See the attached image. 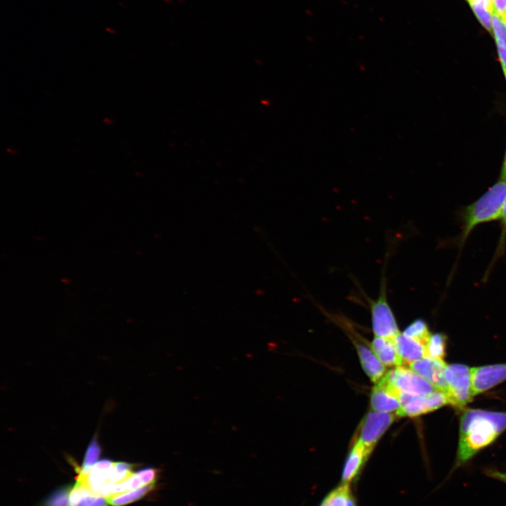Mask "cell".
I'll return each instance as SVG.
<instances>
[{"label":"cell","mask_w":506,"mask_h":506,"mask_svg":"<svg viewBox=\"0 0 506 506\" xmlns=\"http://www.w3.org/2000/svg\"><path fill=\"white\" fill-rule=\"evenodd\" d=\"M506 430V412L467 408L462 413L453 470L492 444Z\"/></svg>","instance_id":"6da1fadb"},{"label":"cell","mask_w":506,"mask_h":506,"mask_svg":"<svg viewBox=\"0 0 506 506\" xmlns=\"http://www.w3.org/2000/svg\"><path fill=\"white\" fill-rule=\"evenodd\" d=\"M505 195L506 181L500 179L483 195L465 209L460 247L463 245L476 226L500 218Z\"/></svg>","instance_id":"7a4b0ae2"},{"label":"cell","mask_w":506,"mask_h":506,"mask_svg":"<svg viewBox=\"0 0 506 506\" xmlns=\"http://www.w3.org/2000/svg\"><path fill=\"white\" fill-rule=\"evenodd\" d=\"M372 331L375 337L393 339L400 331L394 313L389 304L384 275L381 281L377 299L370 300Z\"/></svg>","instance_id":"3957f363"},{"label":"cell","mask_w":506,"mask_h":506,"mask_svg":"<svg viewBox=\"0 0 506 506\" xmlns=\"http://www.w3.org/2000/svg\"><path fill=\"white\" fill-rule=\"evenodd\" d=\"M448 387L447 396L450 405L462 408L473 398L471 368L463 364H450L446 368Z\"/></svg>","instance_id":"277c9868"},{"label":"cell","mask_w":506,"mask_h":506,"mask_svg":"<svg viewBox=\"0 0 506 506\" xmlns=\"http://www.w3.org/2000/svg\"><path fill=\"white\" fill-rule=\"evenodd\" d=\"M400 408L397 417H417L450 404L447 395L436 390L427 395H413L399 391Z\"/></svg>","instance_id":"5b68a950"},{"label":"cell","mask_w":506,"mask_h":506,"mask_svg":"<svg viewBox=\"0 0 506 506\" xmlns=\"http://www.w3.org/2000/svg\"><path fill=\"white\" fill-rule=\"evenodd\" d=\"M397 415L373 410L368 412L361 424L358 438L365 450L371 454L375 446L394 422Z\"/></svg>","instance_id":"8992f818"},{"label":"cell","mask_w":506,"mask_h":506,"mask_svg":"<svg viewBox=\"0 0 506 506\" xmlns=\"http://www.w3.org/2000/svg\"><path fill=\"white\" fill-rule=\"evenodd\" d=\"M383 378L398 391L413 395H427L437 390L411 368L403 365L386 372Z\"/></svg>","instance_id":"52a82bcc"},{"label":"cell","mask_w":506,"mask_h":506,"mask_svg":"<svg viewBox=\"0 0 506 506\" xmlns=\"http://www.w3.org/2000/svg\"><path fill=\"white\" fill-rule=\"evenodd\" d=\"M409 368L421 375L437 390L446 395L448 387L446 379L447 363L443 359L425 356L408 364Z\"/></svg>","instance_id":"ba28073f"},{"label":"cell","mask_w":506,"mask_h":506,"mask_svg":"<svg viewBox=\"0 0 506 506\" xmlns=\"http://www.w3.org/2000/svg\"><path fill=\"white\" fill-rule=\"evenodd\" d=\"M471 379L474 396L506 380V363L471 368Z\"/></svg>","instance_id":"9c48e42d"},{"label":"cell","mask_w":506,"mask_h":506,"mask_svg":"<svg viewBox=\"0 0 506 506\" xmlns=\"http://www.w3.org/2000/svg\"><path fill=\"white\" fill-rule=\"evenodd\" d=\"M399 391L383 377L373 387L370 394V406L375 411L396 412L400 408Z\"/></svg>","instance_id":"30bf717a"},{"label":"cell","mask_w":506,"mask_h":506,"mask_svg":"<svg viewBox=\"0 0 506 506\" xmlns=\"http://www.w3.org/2000/svg\"><path fill=\"white\" fill-rule=\"evenodd\" d=\"M370 454L358 441H354L344 465L342 483L351 484L358 478Z\"/></svg>","instance_id":"8fae6325"},{"label":"cell","mask_w":506,"mask_h":506,"mask_svg":"<svg viewBox=\"0 0 506 506\" xmlns=\"http://www.w3.org/2000/svg\"><path fill=\"white\" fill-rule=\"evenodd\" d=\"M353 343L364 372L370 379L376 384L385 375L386 366L377 358L371 347L359 339H353Z\"/></svg>","instance_id":"7c38bea8"},{"label":"cell","mask_w":506,"mask_h":506,"mask_svg":"<svg viewBox=\"0 0 506 506\" xmlns=\"http://www.w3.org/2000/svg\"><path fill=\"white\" fill-rule=\"evenodd\" d=\"M70 506H108L106 497L93 493L80 480L71 488L69 496Z\"/></svg>","instance_id":"4fadbf2b"},{"label":"cell","mask_w":506,"mask_h":506,"mask_svg":"<svg viewBox=\"0 0 506 506\" xmlns=\"http://www.w3.org/2000/svg\"><path fill=\"white\" fill-rule=\"evenodd\" d=\"M393 341L403 363L410 364L425 357L424 345L403 333H398Z\"/></svg>","instance_id":"5bb4252c"},{"label":"cell","mask_w":506,"mask_h":506,"mask_svg":"<svg viewBox=\"0 0 506 506\" xmlns=\"http://www.w3.org/2000/svg\"><path fill=\"white\" fill-rule=\"evenodd\" d=\"M370 347L377 358L385 366L397 367L403 364L393 339L375 337Z\"/></svg>","instance_id":"9a60e30c"},{"label":"cell","mask_w":506,"mask_h":506,"mask_svg":"<svg viewBox=\"0 0 506 506\" xmlns=\"http://www.w3.org/2000/svg\"><path fill=\"white\" fill-rule=\"evenodd\" d=\"M157 476V470L155 468L145 467L140 469L124 481L115 484L113 495L155 484Z\"/></svg>","instance_id":"2e32d148"},{"label":"cell","mask_w":506,"mask_h":506,"mask_svg":"<svg viewBox=\"0 0 506 506\" xmlns=\"http://www.w3.org/2000/svg\"><path fill=\"white\" fill-rule=\"evenodd\" d=\"M320 506H357L350 484H342L332 489Z\"/></svg>","instance_id":"e0dca14e"},{"label":"cell","mask_w":506,"mask_h":506,"mask_svg":"<svg viewBox=\"0 0 506 506\" xmlns=\"http://www.w3.org/2000/svg\"><path fill=\"white\" fill-rule=\"evenodd\" d=\"M474 15L489 32H492V18L493 14L492 0H467Z\"/></svg>","instance_id":"ac0fdd59"},{"label":"cell","mask_w":506,"mask_h":506,"mask_svg":"<svg viewBox=\"0 0 506 506\" xmlns=\"http://www.w3.org/2000/svg\"><path fill=\"white\" fill-rule=\"evenodd\" d=\"M154 486L155 484L145 486L136 489L117 493L107 497L106 498L109 505L113 506L125 505L138 500L144 497L147 493L153 489Z\"/></svg>","instance_id":"d6986e66"},{"label":"cell","mask_w":506,"mask_h":506,"mask_svg":"<svg viewBox=\"0 0 506 506\" xmlns=\"http://www.w3.org/2000/svg\"><path fill=\"white\" fill-rule=\"evenodd\" d=\"M447 337L443 333L431 334L424 344L425 356L443 359L446 356Z\"/></svg>","instance_id":"ffe728a7"},{"label":"cell","mask_w":506,"mask_h":506,"mask_svg":"<svg viewBox=\"0 0 506 506\" xmlns=\"http://www.w3.org/2000/svg\"><path fill=\"white\" fill-rule=\"evenodd\" d=\"M101 451V447L96 436H94L86 450L82 465L79 468V474L86 475L89 473L91 468L98 462Z\"/></svg>","instance_id":"44dd1931"},{"label":"cell","mask_w":506,"mask_h":506,"mask_svg":"<svg viewBox=\"0 0 506 506\" xmlns=\"http://www.w3.org/2000/svg\"><path fill=\"white\" fill-rule=\"evenodd\" d=\"M403 334L424 345L431 335L426 322L421 319L415 320L408 325L404 330Z\"/></svg>","instance_id":"7402d4cb"},{"label":"cell","mask_w":506,"mask_h":506,"mask_svg":"<svg viewBox=\"0 0 506 506\" xmlns=\"http://www.w3.org/2000/svg\"><path fill=\"white\" fill-rule=\"evenodd\" d=\"M132 468V465L125 462H115L110 474V482L117 484L124 481L134 473Z\"/></svg>","instance_id":"603a6c76"},{"label":"cell","mask_w":506,"mask_h":506,"mask_svg":"<svg viewBox=\"0 0 506 506\" xmlns=\"http://www.w3.org/2000/svg\"><path fill=\"white\" fill-rule=\"evenodd\" d=\"M70 489L68 486L54 491L48 497L43 506H70Z\"/></svg>","instance_id":"cb8c5ba5"},{"label":"cell","mask_w":506,"mask_h":506,"mask_svg":"<svg viewBox=\"0 0 506 506\" xmlns=\"http://www.w3.org/2000/svg\"><path fill=\"white\" fill-rule=\"evenodd\" d=\"M500 223H501V233L498 245L495 253V258L493 261L500 257L505 252V241H506V195L502 204L501 213H500Z\"/></svg>","instance_id":"d4e9b609"},{"label":"cell","mask_w":506,"mask_h":506,"mask_svg":"<svg viewBox=\"0 0 506 506\" xmlns=\"http://www.w3.org/2000/svg\"><path fill=\"white\" fill-rule=\"evenodd\" d=\"M492 32L495 41L506 46V22L494 13L492 18Z\"/></svg>","instance_id":"484cf974"},{"label":"cell","mask_w":506,"mask_h":506,"mask_svg":"<svg viewBox=\"0 0 506 506\" xmlns=\"http://www.w3.org/2000/svg\"><path fill=\"white\" fill-rule=\"evenodd\" d=\"M493 13L506 22V0H492Z\"/></svg>","instance_id":"4316f807"},{"label":"cell","mask_w":506,"mask_h":506,"mask_svg":"<svg viewBox=\"0 0 506 506\" xmlns=\"http://www.w3.org/2000/svg\"><path fill=\"white\" fill-rule=\"evenodd\" d=\"M495 42L499 60L506 80V46L498 41Z\"/></svg>","instance_id":"83f0119b"},{"label":"cell","mask_w":506,"mask_h":506,"mask_svg":"<svg viewBox=\"0 0 506 506\" xmlns=\"http://www.w3.org/2000/svg\"><path fill=\"white\" fill-rule=\"evenodd\" d=\"M484 474L487 476L496 479L506 485V472L495 469H487L484 470Z\"/></svg>","instance_id":"f1b7e54d"},{"label":"cell","mask_w":506,"mask_h":506,"mask_svg":"<svg viewBox=\"0 0 506 506\" xmlns=\"http://www.w3.org/2000/svg\"><path fill=\"white\" fill-rule=\"evenodd\" d=\"M500 179L506 181V151H505L503 164L502 166V169L500 171Z\"/></svg>","instance_id":"f546056e"}]
</instances>
